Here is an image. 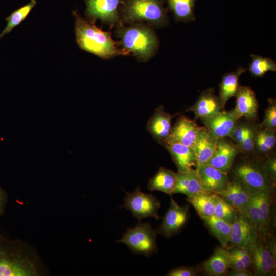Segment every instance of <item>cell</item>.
I'll return each mask as SVG.
<instances>
[{
  "label": "cell",
  "instance_id": "1",
  "mask_svg": "<svg viewBox=\"0 0 276 276\" xmlns=\"http://www.w3.org/2000/svg\"><path fill=\"white\" fill-rule=\"evenodd\" d=\"M45 273L38 255L30 246L0 234V276H38Z\"/></svg>",
  "mask_w": 276,
  "mask_h": 276
},
{
  "label": "cell",
  "instance_id": "2",
  "mask_svg": "<svg viewBox=\"0 0 276 276\" xmlns=\"http://www.w3.org/2000/svg\"><path fill=\"white\" fill-rule=\"evenodd\" d=\"M75 18L76 41L82 50L103 59L118 55H129L113 40L110 32L97 27L95 22L83 18L76 11L73 12Z\"/></svg>",
  "mask_w": 276,
  "mask_h": 276
},
{
  "label": "cell",
  "instance_id": "3",
  "mask_svg": "<svg viewBox=\"0 0 276 276\" xmlns=\"http://www.w3.org/2000/svg\"><path fill=\"white\" fill-rule=\"evenodd\" d=\"M116 35L120 39L119 46L128 54L146 62L156 52L159 42L155 32L148 25L142 22L124 24L116 27Z\"/></svg>",
  "mask_w": 276,
  "mask_h": 276
},
{
  "label": "cell",
  "instance_id": "4",
  "mask_svg": "<svg viewBox=\"0 0 276 276\" xmlns=\"http://www.w3.org/2000/svg\"><path fill=\"white\" fill-rule=\"evenodd\" d=\"M120 15L123 24L146 22L150 26L160 27L168 22L164 0H123Z\"/></svg>",
  "mask_w": 276,
  "mask_h": 276
},
{
  "label": "cell",
  "instance_id": "5",
  "mask_svg": "<svg viewBox=\"0 0 276 276\" xmlns=\"http://www.w3.org/2000/svg\"><path fill=\"white\" fill-rule=\"evenodd\" d=\"M230 171L232 178L243 185L251 194L272 193L275 187V183L263 171L258 160L242 158L233 165Z\"/></svg>",
  "mask_w": 276,
  "mask_h": 276
},
{
  "label": "cell",
  "instance_id": "6",
  "mask_svg": "<svg viewBox=\"0 0 276 276\" xmlns=\"http://www.w3.org/2000/svg\"><path fill=\"white\" fill-rule=\"evenodd\" d=\"M157 232L148 222H140L134 228H128L117 242L126 244L134 254L150 257L158 251Z\"/></svg>",
  "mask_w": 276,
  "mask_h": 276
},
{
  "label": "cell",
  "instance_id": "7",
  "mask_svg": "<svg viewBox=\"0 0 276 276\" xmlns=\"http://www.w3.org/2000/svg\"><path fill=\"white\" fill-rule=\"evenodd\" d=\"M125 193L124 203L121 208H124L131 211L133 216L139 221L148 217L159 220L160 216L158 212L161 206L160 202L152 193L142 192L140 187L133 192H126Z\"/></svg>",
  "mask_w": 276,
  "mask_h": 276
},
{
  "label": "cell",
  "instance_id": "8",
  "mask_svg": "<svg viewBox=\"0 0 276 276\" xmlns=\"http://www.w3.org/2000/svg\"><path fill=\"white\" fill-rule=\"evenodd\" d=\"M87 19L95 22L100 20L110 26L123 24L120 15V7L123 0H85Z\"/></svg>",
  "mask_w": 276,
  "mask_h": 276
},
{
  "label": "cell",
  "instance_id": "9",
  "mask_svg": "<svg viewBox=\"0 0 276 276\" xmlns=\"http://www.w3.org/2000/svg\"><path fill=\"white\" fill-rule=\"evenodd\" d=\"M254 273L256 275H273L276 268L275 244L274 241L269 245L257 241L249 248Z\"/></svg>",
  "mask_w": 276,
  "mask_h": 276
},
{
  "label": "cell",
  "instance_id": "10",
  "mask_svg": "<svg viewBox=\"0 0 276 276\" xmlns=\"http://www.w3.org/2000/svg\"><path fill=\"white\" fill-rule=\"evenodd\" d=\"M189 210V205L180 206L171 197L170 206L156 229L157 233L170 238L179 233L188 221Z\"/></svg>",
  "mask_w": 276,
  "mask_h": 276
},
{
  "label": "cell",
  "instance_id": "11",
  "mask_svg": "<svg viewBox=\"0 0 276 276\" xmlns=\"http://www.w3.org/2000/svg\"><path fill=\"white\" fill-rule=\"evenodd\" d=\"M236 105L233 112L238 120L244 118L249 122L257 119L258 102L256 94L248 86L239 85L235 96Z\"/></svg>",
  "mask_w": 276,
  "mask_h": 276
},
{
  "label": "cell",
  "instance_id": "12",
  "mask_svg": "<svg viewBox=\"0 0 276 276\" xmlns=\"http://www.w3.org/2000/svg\"><path fill=\"white\" fill-rule=\"evenodd\" d=\"M258 237L255 227L246 217L238 214L232 223L229 243L232 246L249 248Z\"/></svg>",
  "mask_w": 276,
  "mask_h": 276
},
{
  "label": "cell",
  "instance_id": "13",
  "mask_svg": "<svg viewBox=\"0 0 276 276\" xmlns=\"http://www.w3.org/2000/svg\"><path fill=\"white\" fill-rule=\"evenodd\" d=\"M239 153L237 146L229 138L218 139L215 152L207 164L228 173Z\"/></svg>",
  "mask_w": 276,
  "mask_h": 276
},
{
  "label": "cell",
  "instance_id": "14",
  "mask_svg": "<svg viewBox=\"0 0 276 276\" xmlns=\"http://www.w3.org/2000/svg\"><path fill=\"white\" fill-rule=\"evenodd\" d=\"M200 128L194 120L181 115L172 127L166 142H177L193 148Z\"/></svg>",
  "mask_w": 276,
  "mask_h": 276
},
{
  "label": "cell",
  "instance_id": "15",
  "mask_svg": "<svg viewBox=\"0 0 276 276\" xmlns=\"http://www.w3.org/2000/svg\"><path fill=\"white\" fill-rule=\"evenodd\" d=\"M200 120L204 127L217 139L229 138L238 120L233 110H223L212 117Z\"/></svg>",
  "mask_w": 276,
  "mask_h": 276
},
{
  "label": "cell",
  "instance_id": "16",
  "mask_svg": "<svg viewBox=\"0 0 276 276\" xmlns=\"http://www.w3.org/2000/svg\"><path fill=\"white\" fill-rule=\"evenodd\" d=\"M173 117L166 112L163 106L160 105L155 109L147 123V130L154 140L162 145L170 135L171 120Z\"/></svg>",
  "mask_w": 276,
  "mask_h": 276
},
{
  "label": "cell",
  "instance_id": "17",
  "mask_svg": "<svg viewBox=\"0 0 276 276\" xmlns=\"http://www.w3.org/2000/svg\"><path fill=\"white\" fill-rule=\"evenodd\" d=\"M224 108L219 96L215 94L214 89L210 88L201 93L188 110L194 113L196 119H202L212 117L223 111Z\"/></svg>",
  "mask_w": 276,
  "mask_h": 276
},
{
  "label": "cell",
  "instance_id": "18",
  "mask_svg": "<svg viewBox=\"0 0 276 276\" xmlns=\"http://www.w3.org/2000/svg\"><path fill=\"white\" fill-rule=\"evenodd\" d=\"M217 194L229 203L238 214L245 216L252 194L243 185L232 178L225 189Z\"/></svg>",
  "mask_w": 276,
  "mask_h": 276
},
{
  "label": "cell",
  "instance_id": "19",
  "mask_svg": "<svg viewBox=\"0 0 276 276\" xmlns=\"http://www.w3.org/2000/svg\"><path fill=\"white\" fill-rule=\"evenodd\" d=\"M163 146L170 154L178 172H183L196 167V158L193 148L179 143L166 142Z\"/></svg>",
  "mask_w": 276,
  "mask_h": 276
},
{
  "label": "cell",
  "instance_id": "20",
  "mask_svg": "<svg viewBox=\"0 0 276 276\" xmlns=\"http://www.w3.org/2000/svg\"><path fill=\"white\" fill-rule=\"evenodd\" d=\"M196 169L203 185L211 192L217 194L222 192L230 181L228 173L208 164L199 165Z\"/></svg>",
  "mask_w": 276,
  "mask_h": 276
},
{
  "label": "cell",
  "instance_id": "21",
  "mask_svg": "<svg viewBox=\"0 0 276 276\" xmlns=\"http://www.w3.org/2000/svg\"><path fill=\"white\" fill-rule=\"evenodd\" d=\"M218 139L206 127H201L193 147L196 158V168L210 160L215 152Z\"/></svg>",
  "mask_w": 276,
  "mask_h": 276
},
{
  "label": "cell",
  "instance_id": "22",
  "mask_svg": "<svg viewBox=\"0 0 276 276\" xmlns=\"http://www.w3.org/2000/svg\"><path fill=\"white\" fill-rule=\"evenodd\" d=\"M176 185L173 194L180 193L187 197L200 192H210L202 182L196 168L183 172H177Z\"/></svg>",
  "mask_w": 276,
  "mask_h": 276
},
{
  "label": "cell",
  "instance_id": "23",
  "mask_svg": "<svg viewBox=\"0 0 276 276\" xmlns=\"http://www.w3.org/2000/svg\"><path fill=\"white\" fill-rule=\"evenodd\" d=\"M229 261L227 248L221 246L217 247L212 256L200 264V269L205 275H225L229 269Z\"/></svg>",
  "mask_w": 276,
  "mask_h": 276
},
{
  "label": "cell",
  "instance_id": "24",
  "mask_svg": "<svg viewBox=\"0 0 276 276\" xmlns=\"http://www.w3.org/2000/svg\"><path fill=\"white\" fill-rule=\"evenodd\" d=\"M176 174L172 170L161 167L148 182V189L172 195L176 185Z\"/></svg>",
  "mask_w": 276,
  "mask_h": 276
},
{
  "label": "cell",
  "instance_id": "25",
  "mask_svg": "<svg viewBox=\"0 0 276 276\" xmlns=\"http://www.w3.org/2000/svg\"><path fill=\"white\" fill-rule=\"evenodd\" d=\"M276 145V130L263 128L258 125L256 131L254 154L264 158L271 154Z\"/></svg>",
  "mask_w": 276,
  "mask_h": 276
},
{
  "label": "cell",
  "instance_id": "26",
  "mask_svg": "<svg viewBox=\"0 0 276 276\" xmlns=\"http://www.w3.org/2000/svg\"><path fill=\"white\" fill-rule=\"evenodd\" d=\"M246 69L239 67L235 71L224 74L219 84V96L220 101L225 107L227 101L235 96L239 87V78Z\"/></svg>",
  "mask_w": 276,
  "mask_h": 276
},
{
  "label": "cell",
  "instance_id": "27",
  "mask_svg": "<svg viewBox=\"0 0 276 276\" xmlns=\"http://www.w3.org/2000/svg\"><path fill=\"white\" fill-rule=\"evenodd\" d=\"M215 194L211 192H200L187 197L186 200L194 207L203 220L214 214Z\"/></svg>",
  "mask_w": 276,
  "mask_h": 276
},
{
  "label": "cell",
  "instance_id": "28",
  "mask_svg": "<svg viewBox=\"0 0 276 276\" xmlns=\"http://www.w3.org/2000/svg\"><path fill=\"white\" fill-rule=\"evenodd\" d=\"M210 232L220 242L221 246L228 247L232 224L212 215L203 219Z\"/></svg>",
  "mask_w": 276,
  "mask_h": 276
},
{
  "label": "cell",
  "instance_id": "29",
  "mask_svg": "<svg viewBox=\"0 0 276 276\" xmlns=\"http://www.w3.org/2000/svg\"><path fill=\"white\" fill-rule=\"evenodd\" d=\"M271 193L270 192L256 193L260 212V223L258 233V237L261 238L264 237L269 229L271 219Z\"/></svg>",
  "mask_w": 276,
  "mask_h": 276
},
{
  "label": "cell",
  "instance_id": "30",
  "mask_svg": "<svg viewBox=\"0 0 276 276\" xmlns=\"http://www.w3.org/2000/svg\"><path fill=\"white\" fill-rule=\"evenodd\" d=\"M196 0H167L169 9L177 21L189 22L195 20L194 7Z\"/></svg>",
  "mask_w": 276,
  "mask_h": 276
},
{
  "label": "cell",
  "instance_id": "31",
  "mask_svg": "<svg viewBox=\"0 0 276 276\" xmlns=\"http://www.w3.org/2000/svg\"><path fill=\"white\" fill-rule=\"evenodd\" d=\"M36 3V0H31L29 3L13 11L8 17L6 18L5 19L7 22V25L0 34V38L10 32L14 28L22 22Z\"/></svg>",
  "mask_w": 276,
  "mask_h": 276
},
{
  "label": "cell",
  "instance_id": "32",
  "mask_svg": "<svg viewBox=\"0 0 276 276\" xmlns=\"http://www.w3.org/2000/svg\"><path fill=\"white\" fill-rule=\"evenodd\" d=\"M249 71L255 77H262L268 71H276V63L272 59L251 54Z\"/></svg>",
  "mask_w": 276,
  "mask_h": 276
},
{
  "label": "cell",
  "instance_id": "33",
  "mask_svg": "<svg viewBox=\"0 0 276 276\" xmlns=\"http://www.w3.org/2000/svg\"><path fill=\"white\" fill-rule=\"evenodd\" d=\"M215 199L214 215L232 224L238 215L237 211L225 199L216 193L215 194Z\"/></svg>",
  "mask_w": 276,
  "mask_h": 276
},
{
  "label": "cell",
  "instance_id": "34",
  "mask_svg": "<svg viewBox=\"0 0 276 276\" xmlns=\"http://www.w3.org/2000/svg\"><path fill=\"white\" fill-rule=\"evenodd\" d=\"M258 125L247 123L239 153L246 156L254 154L256 131Z\"/></svg>",
  "mask_w": 276,
  "mask_h": 276
},
{
  "label": "cell",
  "instance_id": "35",
  "mask_svg": "<svg viewBox=\"0 0 276 276\" xmlns=\"http://www.w3.org/2000/svg\"><path fill=\"white\" fill-rule=\"evenodd\" d=\"M268 105L265 111L264 119L260 124L261 127L276 130V101L275 99L268 98Z\"/></svg>",
  "mask_w": 276,
  "mask_h": 276
},
{
  "label": "cell",
  "instance_id": "36",
  "mask_svg": "<svg viewBox=\"0 0 276 276\" xmlns=\"http://www.w3.org/2000/svg\"><path fill=\"white\" fill-rule=\"evenodd\" d=\"M244 216L247 218L258 232L260 223V212L256 193L252 194L251 198L247 205Z\"/></svg>",
  "mask_w": 276,
  "mask_h": 276
},
{
  "label": "cell",
  "instance_id": "37",
  "mask_svg": "<svg viewBox=\"0 0 276 276\" xmlns=\"http://www.w3.org/2000/svg\"><path fill=\"white\" fill-rule=\"evenodd\" d=\"M229 269H247L251 264L250 251L243 255H230Z\"/></svg>",
  "mask_w": 276,
  "mask_h": 276
},
{
  "label": "cell",
  "instance_id": "38",
  "mask_svg": "<svg viewBox=\"0 0 276 276\" xmlns=\"http://www.w3.org/2000/svg\"><path fill=\"white\" fill-rule=\"evenodd\" d=\"M263 171L272 181L276 182V158L274 154H271L263 158L260 163Z\"/></svg>",
  "mask_w": 276,
  "mask_h": 276
},
{
  "label": "cell",
  "instance_id": "39",
  "mask_svg": "<svg viewBox=\"0 0 276 276\" xmlns=\"http://www.w3.org/2000/svg\"><path fill=\"white\" fill-rule=\"evenodd\" d=\"M247 125V123L239 122L238 120L229 137V139L237 146L239 152L245 134Z\"/></svg>",
  "mask_w": 276,
  "mask_h": 276
},
{
  "label": "cell",
  "instance_id": "40",
  "mask_svg": "<svg viewBox=\"0 0 276 276\" xmlns=\"http://www.w3.org/2000/svg\"><path fill=\"white\" fill-rule=\"evenodd\" d=\"M199 274L198 270L192 266H180L170 270L168 276H196Z\"/></svg>",
  "mask_w": 276,
  "mask_h": 276
},
{
  "label": "cell",
  "instance_id": "41",
  "mask_svg": "<svg viewBox=\"0 0 276 276\" xmlns=\"http://www.w3.org/2000/svg\"><path fill=\"white\" fill-rule=\"evenodd\" d=\"M228 276H253L254 272L247 269H228L225 273Z\"/></svg>",
  "mask_w": 276,
  "mask_h": 276
},
{
  "label": "cell",
  "instance_id": "42",
  "mask_svg": "<svg viewBox=\"0 0 276 276\" xmlns=\"http://www.w3.org/2000/svg\"><path fill=\"white\" fill-rule=\"evenodd\" d=\"M7 200L8 196L6 192L0 187V216L4 213Z\"/></svg>",
  "mask_w": 276,
  "mask_h": 276
}]
</instances>
